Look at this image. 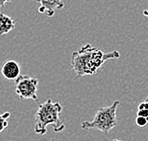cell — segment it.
<instances>
[{
  "label": "cell",
  "mask_w": 148,
  "mask_h": 141,
  "mask_svg": "<svg viewBox=\"0 0 148 141\" xmlns=\"http://www.w3.org/2000/svg\"><path fill=\"white\" fill-rule=\"evenodd\" d=\"M1 75L9 80H16L21 76V65L15 60H7L1 66Z\"/></svg>",
  "instance_id": "5b68a950"
},
{
  "label": "cell",
  "mask_w": 148,
  "mask_h": 141,
  "mask_svg": "<svg viewBox=\"0 0 148 141\" xmlns=\"http://www.w3.org/2000/svg\"><path fill=\"white\" fill-rule=\"evenodd\" d=\"M136 124L139 127H145L148 124V119H146V117H143V116H137Z\"/></svg>",
  "instance_id": "9c48e42d"
},
{
  "label": "cell",
  "mask_w": 148,
  "mask_h": 141,
  "mask_svg": "<svg viewBox=\"0 0 148 141\" xmlns=\"http://www.w3.org/2000/svg\"><path fill=\"white\" fill-rule=\"evenodd\" d=\"M145 100H147V101H148V96H147V98H146V99Z\"/></svg>",
  "instance_id": "9a60e30c"
},
{
  "label": "cell",
  "mask_w": 148,
  "mask_h": 141,
  "mask_svg": "<svg viewBox=\"0 0 148 141\" xmlns=\"http://www.w3.org/2000/svg\"><path fill=\"white\" fill-rule=\"evenodd\" d=\"M138 110H148V101L147 100H144V101L140 102L139 105H138Z\"/></svg>",
  "instance_id": "30bf717a"
},
{
  "label": "cell",
  "mask_w": 148,
  "mask_h": 141,
  "mask_svg": "<svg viewBox=\"0 0 148 141\" xmlns=\"http://www.w3.org/2000/svg\"><path fill=\"white\" fill-rule=\"evenodd\" d=\"M15 20L10 16L0 13V35L8 34L15 28Z\"/></svg>",
  "instance_id": "52a82bcc"
},
{
  "label": "cell",
  "mask_w": 148,
  "mask_h": 141,
  "mask_svg": "<svg viewBox=\"0 0 148 141\" xmlns=\"http://www.w3.org/2000/svg\"><path fill=\"white\" fill-rule=\"evenodd\" d=\"M113 141H122V140H120V139H114Z\"/></svg>",
  "instance_id": "5bb4252c"
},
{
  "label": "cell",
  "mask_w": 148,
  "mask_h": 141,
  "mask_svg": "<svg viewBox=\"0 0 148 141\" xmlns=\"http://www.w3.org/2000/svg\"><path fill=\"white\" fill-rule=\"evenodd\" d=\"M10 116H11L10 112H5L0 115V133H2L8 127Z\"/></svg>",
  "instance_id": "ba28073f"
},
{
  "label": "cell",
  "mask_w": 148,
  "mask_h": 141,
  "mask_svg": "<svg viewBox=\"0 0 148 141\" xmlns=\"http://www.w3.org/2000/svg\"><path fill=\"white\" fill-rule=\"evenodd\" d=\"M40 4L38 8V12L40 13H46L47 16L51 17L58 10H62L64 8L63 0H35Z\"/></svg>",
  "instance_id": "8992f818"
},
{
  "label": "cell",
  "mask_w": 148,
  "mask_h": 141,
  "mask_svg": "<svg viewBox=\"0 0 148 141\" xmlns=\"http://www.w3.org/2000/svg\"><path fill=\"white\" fill-rule=\"evenodd\" d=\"M119 104V100H115L111 105L100 108L91 121H83L81 123V128L83 130H98L107 135L118 125L117 108Z\"/></svg>",
  "instance_id": "3957f363"
},
{
  "label": "cell",
  "mask_w": 148,
  "mask_h": 141,
  "mask_svg": "<svg viewBox=\"0 0 148 141\" xmlns=\"http://www.w3.org/2000/svg\"><path fill=\"white\" fill-rule=\"evenodd\" d=\"M137 116H143L148 119V110H138Z\"/></svg>",
  "instance_id": "8fae6325"
},
{
  "label": "cell",
  "mask_w": 148,
  "mask_h": 141,
  "mask_svg": "<svg viewBox=\"0 0 148 141\" xmlns=\"http://www.w3.org/2000/svg\"><path fill=\"white\" fill-rule=\"evenodd\" d=\"M63 106L59 102H53L49 99L38 106L35 113L34 132L37 135L44 136L47 134L48 126L51 125L55 133H62L65 130V123L60 117Z\"/></svg>",
  "instance_id": "7a4b0ae2"
},
{
  "label": "cell",
  "mask_w": 148,
  "mask_h": 141,
  "mask_svg": "<svg viewBox=\"0 0 148 141\" xmlns=\"http://www.w3.org/2000/svg\"><path fill=\"white\" fill-rule=\"evenodd\" d=\"M38 80L28 75H21L15 80V93L20 99L38 100Z\"/></svg>",
  "instance_id": "277c9868"
},
{
  "label": "cell",
  "mask_w": 148,
  "mask_h": 141,
  "mask_svg": "<svg viewBox=\"0 0 148 141\" xmlns=\"http://www.w3.org/2000/svg\"><path fill=\"white\" fill-rule=\"evenodd\" d=\"M143 16H145L146 18H148V10H144L143 12Z\"/></svg>",
  "instance_id": "4fadbf2b"
},
{
  "label": "cell",
  "mask_w": 148,
  "mask_h": 141,
  "mask_svg": "<svg viewBox=\"0 0 148 141\" xmlns=\"http://www.w3.org/2000/svg\"><path fill=\"white\" fill-rule=\"evenodd\" d=\"M8 2H11V0H0V10H1L2 8H4L5 5Z\"/></svg>",
  "instance_id": "7c38bea8"
},
{
  "label": "cell",
  "mask_w": 148,
  "mask_h": 141,
  "mask_svg": "<svg viewBox=\"0 0 148 141\" xmlns=\"http://www.w3.org/2000/svg\"><path fill=\"white\" fill-rule=\"evenodd\" d=\"M120 56V52L117 50L105 53L103 50L94 48L90 44H86L78 51L72 52L70 67L75 73L77 78L91 76L96 74L106 61L119 59Z\"/></svg>",
  "instance_id": "6da1fadb"
}]
</instances>
